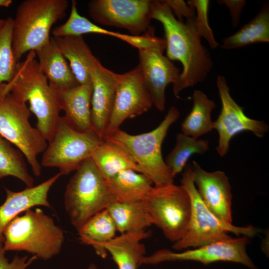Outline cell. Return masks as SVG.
<instances>
[{
    "mask_svg": "<svg viewBox=\"0 0 269 269\" xmlns=\"http://www.w3.org/2000/svg\"><path fill=\"white\" fill-rule=\"evenodd\" d=\"M180 182V186L189 197L191 212L186 232L179 240L173 243L174 250L181 251L228 239L231 237L229 235L230 233L248 238L257 235L259 230L253 226L238 227L227 223L207 207L198 193L190 166L185 167Z\"/></svg>",
    "mask_w": 269,
    "mask_h": 269,
    "instance_id": "8992f818",
    "label": "cell"
},
{
    "mask_svg": "<svg viewBox=\"0 0 269 269\" xmlns=\"http://www.w3.org/2000/svg\"><path fill=\"white\" fill-rule=\"evenodd\" d=\"M152 105L138 65L124 74L116 73L115 101L103 137L120 129L127 119L147 112Z\"/></svg>",
    "mask_w": 269,
    "mask_h": 269,
    "instance_id": "5bb4252c",
    "label": "cell"
},
{
    "mask_svg": "<svg viewBox=\"0 0 269 269\" xmlns=\"http://www.w3.org/2000/svg\"><path fill=\"white\" fill-rule=\"evenodd\" d=\"M67 0H25L13 19L12 47L18 62L26 52L35 51L50 39L52 25L66 14Z\"/></svg>",
    "mask_w": 269,
    "mask_h": 269,
    "instance_id": "5b68a950",
    "label": "cell"
},
{
    "mask_svg": "<svg viewBox=\"0 0 269 269\" xmlns=\"http://www.w3.org/2000/svg\"><path fill=\"white\" fill-rule=\"evenodd\" d=\"M64 117L75 129L85 132L93 128L91 121L92 82L56 90Z\"/></svg>",
    "mask_w": 269,
    "mask_h": 269,
    "instance_id": "d6986e66",
    "label": "cell"
},
{
    "mask_svg": "<svg viewBox=\"0 0 269 269\" xmlns=\"http://www.w3.org/2000/svg\"><path fill=\"white\" fill-rule=\"evenodd\" d=\"M190 167L197 190L205 205L220 219L232 224V195L228 176L222 171H206L195 161Z\"/></svg>",
    "mask_w": 269,
    "mask_h": 269,
    "instance_id": "2e32d148",
    "label": "cell"
},
{
    "mask_svg": "<svg viewBox=\"0 0 269 269\" xmlns=\"http://www.w3.org/2000/svg\"><path fill=\"white\" fill-rule=\"evenodd\" d=\"M31 112L26 103L11 93L0 95V134L24 155L33 174L39 176L42 166L37 159L48 142L29 122Z\"/></svg>",
    "mask_w": 269,
    "mask_h": 269,
    "instance_id": "ba28073f",
    "label": "cell"
},
{
    "mask_svg": "<svg viewBox=\"0 0 269 269\" xmlns=\"http://www.w3.org/2000/svg\"><path fill=\"white\" fill-rule=\"evenodd\" d=\"M176 18L181 21L193 18L195 17V9L182 0H165Z\"/></svg>",
    "mask_w": 269,
    "mask_h": 269,
    "instance_id": "836d02e7",
    "label": "cell"
},
{
    "mask_svg": "<svg viewBox=\"0 0 269 269\" xmlns=\"http://www.w3.org/2000/svg\"><path fill=\"white\" fill-rule=\"evenodd\" d=\"M62 174L59 172L39 184L18 192L4 188L6 198L0 206V243H3V232L7 225L19 214L36 206L51 208L48 192Z\"/></svg>",
    "mask_w": 269,
    "mask_h": 269,
    "instance_id": "ac0fdd59",
    "label": "cell"
},
{
    "mask_svg": "<svg viewBox=\"0 0 269 269\" xmlns=\"http://www.w3.org/2000/svg\"><path fill=\"white\" fill-rule=\"evenodd\" d=\"M88 269H98L96 265L94 264H91L89 267Z\"/></svg>",
    "mask_w": 269,
    "mask_h": 269,
    "instance_id": "8d00e7d4",
    "label": "cell"
},
{
    "mask_svg": "<svg viewBox=\"0 0 269 269\" xmlns=\"http://www.w3.org/2000/svg\"><path fill=\"white\" fill-rule=\"evenodd\" d=\"M34 51L19 61L11 80L2 84L0 95L11 93L17 99L29 104V110L37 119L36 128L50 141L61 116V106L56 90L51 86L41 71Z\"/></svg>",
    "mask_w": 269,
    "mask_h": 269,
    "instance_id": "7a4b0ae2",
    "label": "cell"
},
{
    "mask_svg": "<svg viewBox=\"0 0 269 269\" xmlns=\"http://www.w3.org/2000/svg\"><path fill=\"white\" fill-rule=\"evenodd\" d=\"M34 51L41 71L53 88L62 90L79 84L53 37Z\"/></svg>",
    "mask_w": 269,
    "mask_h": 269,
    "instance_id": "ffe728a7",
    "label": "cell"
},
{
    "mask_svg": "<svg viewBox=\"0 0 269 269\" xmlns=\"http://www.w3.org/2000/svg\"><path fill=\"white\" fill-rule=\"evenodd\" d=\"M209 149V142L179 133L176 135L174 148L166 156L165 162L174 178L186 167L187 162L193 154H203Z\"/></svg>",
    "mask_w": 269,
    "mask_h": 269,
    "instance_id": "f1b7e54d",
    "label": "cell"
},
{
    "mask_svg": "<svg viewBox=\"0 0 269 269\" xmlns=\"http://www.w3.org/2000/svg\"><path fill=\"white\" fill-rule=\"evenodd\" d=\"M152 225L175 243L185 234L190 218L189 197L181 186L172 183L152 186L141 201Z\"/></svg>",
    "mask_w": 269,
    "mask_h": 269,
    "instance_id": "9c48e42d",
    "label": "cell"
},
{
    "mask_svg": "<svg viewBox=\"0 0 269 269\" xmlns=\"http://www.w3.org/2000/svg\"><path fill=\"white\" fill-rule=\"evenodd\" d=\"M93 86L91 121L93 128L103 138L115 98L116 73L103 66L96 57L91 67Z\"/></svg>",
    "mask_w": 269,
    "mask_h": 269,
    "instance_id": "e0dca14e",
    "label": "cell"
},
{
    "mask_svg": "<svg viewBox=\"0 0 269 269\" xmlns=\"http://www.w3.org/2000/svg\"><path fill=\"white\" fill-rule=\"evenodd\" d=\"M103 140L94 129L79 131L61 116L54 135L43 152L40 164L42 167L58 168L62 175H68L90 157Z\"/></svg>",
    "mask_w": 269,
    "mask_h": 269,
    "instance_id": "30bf717a",
    "label": "cell"
},
{
    "mask_svg": "<svg viewBox=\"0 0 269 269\" xmlns=\"http://www.w3.org/2000/svg\"><path fill=\"white\" fill-rule=\"evenodd\" d=\"M23 153L0 134V179L14 177L27 187L34 186V180L29 174Z\"/></svg>",
    "mask_w": 269,
    "mask_h": 269,
    "instance_id": "f546056e",
    "label": "cell"
},
{
    "mask_svg": "<svg viewBox=\"0 0 269 269\" xmlns=\"http://www.w3.org/2000/svg\"><path fill=\"white\" fill-rule=\"evenodd\" d=\"M164 39L155 44L138 50V65L144 84L150 96L152 104L160 112L165 109V90L170 83L178 81L181 72L163 54L165 49Z\"/></svg>",
    "mask_w": 269,
    "mask_h": 269,
    "instance_id": "9a60e30c",
    "label": "cell"
},
{
    "mask_svg": "<svg viewBox=\"0 0 269 269\" xmlns=\"http://www.w3.org/2000/svg\"><path fill=\"white\" fill-rule=\"evenodd\" d=\"M12 24L13 18L9 17L0 28V87L11 80L18 63L12 47Z\"/></svg>",
    "mask_w": 269,
    "mask_h": 269,
    "instance_id": "4dcf8cb0",
    "label": "cell"
},
{
    "mask_svg": "<svg viewBox=\"0 0 269 269\" xmlns=\"http://www.w3.org/2000/svg\"><path fill=\"white\" fill-rule=\"evenodd\" d=\"M151 17L163 26L166 57L182 65L179 80L173 85L174 94L178 97L183 89L206 78L213 66L211 58L197 32L195 17L185 21L179 20L164 0H153Z\"/></svg>",
    "mask_w": 269,
    "mask_h": 269,
    "instance_id": "6da1fadb",
    "label": "cell"
},
{
    "mask_svg": "<svg viewBox=\"0 0 269 269\" xmlns=\"http://www.w3.org/2000/svg\"><path fill=\"white\" fill-rule=\"evenodd\" d=\"M90 157L104 179L126 169L141 173L140 168L132 157L123 147L110 141L104 140Z\"/></svg>",
    "mask_w": 269,
    "mask_h": 269,
    "instance_id": "cb8c5ba5",
    "label": "cell"
},
{
    "mask_svg": "<svg viewBox=\"0 0 269 269\" xmlns=\"http://www.w3.org/2000/svg\"><path fill=\"white\" fill-rule=\"evenodd\" d=\"M148 236L145 231L122 234L107 243L105 248L111 255L118 269H137L146 253L141 242Z\"/></svg>",
    "mask_w": 269,
    "mask_h": 269,
    "instance_id": "44dd1931",
    "label": "cell"
},
{
    "mask_svg": "<svg viewBox=\"0 0 269 269\" xmlns=\"http://www.w3.org/2000/svg\"><path fill=\"white\" fill-rule=\"evenodd\" d=\"M187 3L196 9L195 25L198 35L201 38H204L211 48H216L219 44L215 40L208 21L210 1L208 0H188Z\"/></svg>",
    "mask_w": 269,
    "mask_h": 269,
    "instance_id": "1f68e13d",
    "label": "cell"
},
{
    "mask_svg": "<svg viewBox=\"0 0 269 269\" xmlns=\"http://www.w3.org/2000/svg\"><path fill=\"white\" fill-rule=\"evenodd\" d=\"M269 42V5L266 1L259 12L238 31L222 40L221 47L232 49L256 43Z\"/></svg>",
    "mask_w": 269,
    "mask_h": 269,
    "instance_id": "484cf974",
    "label": "cell"
},
{
    "mask_svg": "<svg viewBox=\"0 0 269 269\" xmlns=\"http://www.w3.org/2000/svg\"><path fill=\"white\" fill-rule=\"evenodd\" d=\"M179 116L178 110L172 106L160 124L149 132L134 135L119 129L103 138L123 147L155 186L172 183L173 178L163 158L161 146L168 129Z\"/></svg>",
    "mask_w": 269,
    "mask_h": 269,
    "instance_id": "277c9868",
    "label": "cell"
},
{
    "mask_svg": "<svg viewBox=\"0 0 269 269\" xmlns=\"http://www.w3.org/2000/svg\"><path fill=\"white\" fill-rule=\"evenodd\" d=\"M115 201L91 157L84 160L75 171L64 193L66 211L77 231Z\"/></svg>",
    "mask_w": 269,
    "mask_h": 269,
    "instance_id": "52a82bcc",
    "label": "cell"
},
{
    "mask_svg": "<svg viewBox=\"0 0 269 269\" xmlns=\"http://www.w3.org/2000/svg\"><path fill=\"white\" fill-rule=\"evenodd\" d=\"M105 182L117 201H142L153 184L147 176L132 169L121 171Z\"/></svg>",
    "mask_w": 269,
    "mask_h": 269,
    "instance_id": "603a6c76",
    "label": "cell"
},
{
    "mask_svg": "<svg viewBox=\"0 0 269 269\" xmlns=\"http://www.w3.org/2000/svg\"><path fill=\"white\" fill-rule=\"evenodd\" d=\"M216 84L222 104V109L217 119L213 122V129L218 132V144L216 147L220 156H224L229 149L232 138L244 131L252 132L262 138L268 132L269 127L265 122L248 117L243 108L232 98L230 88L224 76L219 75Z\"/></svg>",
    "mask_w": 269,
    "mask_h": 269,
    "instance_id": "4fadbf2b",
    "label": "cell"
},
{
    "mask_svg": "<svg viewBox=\"0 0 269 269\" xmlns=\"http://www.w3.org/2000/svg\"><path fill=\"white\" fill-rule=\"evenodd\" d=\"M220 4H224L229 9L232 26L236 27L239 24L242 9L246 1L242 0H222L217 1Z\"/></svg>",
    "mask_w": 269,
    "mask_h": 269,
    "instance_id": "e575fe53",
    "label": "cell"
},
{
    "mask_svg": "<svg viewBox=\"0 0 269 269\" xmlns=\"http://www.w3.org/2000/svg\"><path fill=\"white\" fill-rule=\"evenodd\" d=\"M151 0H92L88 4L89 16L101 25L127 30L139 36L154 30L150 26Z\"/></svg>",
    "mask_w": 269,
    "mask_h": 269,
    "instance_id": "8fae6325",
    "label": "cell"
},
{
    "mask_svg": "<svg viewBox=\"0 0 269 269\" xmlns=\"http://www.w3.org/2000/svg\"><path fill=\"white\" fill-rule=\"evenodd\" d=\"M11 0H0V7H9L12 3Z\"/></svg>",
    "mask_w": 269,
    "mask_h": 269,
    "instance_id": "d590c367",
    "label": "cell"
},
{
    "mask_svg": "<svg viewBox=\"0 0 269 269\" xmlns=\"http://www.w3.org/2000/svg\"><path fill=\"white\" fill-rule=\"evenodd\" d=\"M5 252L3 243H0V269H27L37 259L35 256L28 258L27 256L19 257L15 255L12 261L9 262L5 256Z\"/></svg>",
    "mask_w": 269,
    "mask_h": 269,
    "instance_id": "d6a6232c",
    "label": "cell"
},
{
    "mask_svg": "<svg viewBox=\"0 0 269 269\" xmlns=\"http://www.w3.org/2000/svg\"><path fill=\"white\" fill-rule=\"evenodd\" d=\"M5 22V19L0 18V28H1Z\"/></svg>",
    "mask_w": 269,
    "mask_h": 269,
    "instance_id": "74e56055",
    "label": "cell"
},
{
    "mask_svg": "<svg viewBox=\"0 0 269 269\" xmlns=\"http://www.w3.org/2000/svg\"><path fill=\"white\" fill-rule=\"evenodd\" d=\"M3 237L5 251H25L43 260L59 254L64 241L62 229L39 208L28 209L14 218Z\"/></svg>",
    "mask_w": 269,
    "mask_h": 269,
    "instance_id": "3957f363",
    "label": "cell"
},
{
    "mask_svg": "<svg viewBox=\"0 0 269 269\" xmlns=\"http://www.w3.org/2000/svg\"><path fill=\"white\" fill-rule=\"evenodd\" d=\"M107 210L121 234L145 231L151 225L141 201H115Z\"/></svg>",
    "mask_w": 269,
    "mask_h": 269,
    "instance_id": "4316f807",
    "label": "cell"
},
{
    "mask_svg": "<svg viewBox=\"0 0 269 269\" xmlns=\"http://www.w3.org/2000/svg\"><path fill=\"white\" fill-rule=\"evenodd\" d=\"M117 231L115 223L107 209L89 219L78 230L82 244L91 246L96 253L103 259L107 256L105 245L112 240Z\"/></svg>",
    "mask_w": 269,
    "mask_h": 269,
    "instance_id": "d4e9b609",
    "label": "cell"
},
{
    "mask_svg": "<svg viewBox=\"0 0 269 269\" xmlns=\"http://www.w3.org/2000/svg\"><path fill=\"white\" fill-rule=\"evenodd\" d=\"M79 84L91 83L90 67L95 59L82 36L54 38Z\"/></svg>",
    "mask_w": 269,
    "mask_h": 269,
    "instance_id": "7402d4cb",
    "label": "cell"
},
{
    "mask_svg": "<svg viewBox=\"0 0 269 269\" xmlns=\"http://www.w3.org/2000/svg\"><path fill=\"white\" fill-rule=\"evenodd\" d=\"M193 107L181 124L182 133L198 138L213 130L211 113L216 107L215 103L199 90L194 91Z\"/></svg>",
    "mask_w": 269,
    "mask_h": 269,
    "instance_id": "83f0119b",
    "label": "cell"
},
{
    "mask_svg": "<svg viewBox=\"0 0 269 269\" xmlns=\"http://www.w3.org/2000/svg\"><path fill=\"white\" fill-rule=\"evenodd\" d=\"M248 237H240L219 241L179 252L167 249L157 251L145 256L141 265H156L169 261H195L205 265L217 262H230L242 264L250 269H259L247 254Z\"/></svg>",
    "mask_w": 269,
    "mask_h": 269,
    "instance_id": "7c38bea8",
    "label": "cell"
}]
</instances>
